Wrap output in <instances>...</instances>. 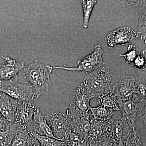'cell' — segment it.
<instances>
[{"mask_svg":"<svg viewBox=\"0 0 146 146\" xmlns=\"http://www.w3.org/2000/svg\"><path fill=\"white\" fill-rule=\"evenodd\" d=\"M0 92L18 102H31L39 97L35 93L30 85L13 80H0Z\"/></svg>","mask_w":146,"mask_h":146,"instance_id":"277c9868","label":"cell"},{"mask_svg":"<svg viewBox=\"0 0 146 146\" xmlns=\"http://www.w3.org/2000/svg\"><path fill=\"white\" fill-rule=\"evenodd\" d=\"M18 104V101L0 92V114L12 123L15 122V114Z\"/></svg>","mask_w":146,"mask_h":146,"instance_id":"4fadbf2b","label":"cell"},{"mask_svg":"<svg viewBox=\"0 0 146 146\" xmlns=\"http://www.w3.org/2000/svg\"><path fill=\"white\" fill-rule=\"evenodd\" d=\"M64 146H71V145H70V144L69 143V141H68V143L66 144V145H65Z\"/></svg>","mask_w":146,"mask_h":146,"instance_id":"1f68e13d","label":"cell"},{"mask_svg":"<svg viewBox=\"0 0 146 146\" xmlns=\"http://www.w3.org/2000/svg\"><path fill=\"white\" fill-rule=\"evenodd\" d=\"M2 58L4 62L0 64V80L17 81L18 73L23 69L25 62H17L7 56Z\"/></svg>","mask_w":146,"mask_h":146,"instance_id":"8fae6325","label":"cell"},{"mask_svg":"<svg viewBox=\"0 0 146 146\" xmlns=\"http://www.w3.org/2000/svg\"><path fill=\"white\" fill-rule=\"evenodd\" d=\"M116 74L104 67L89 74L84 79L80 86L92 98L114 94Z\"/></svg>","mask_w":146,"mask_h":146,"instance_id":"6da1fadb","label":"cell"},{"mask_svg":"<svg viewBox=\"0 0 146 146\" xmlns=\"http://www.w3.org/2000/svg\"><path fill=\"white\" fill-rule=\"evenodd\" d=\"M36 140L26 126L18 124L15 135L10 146H29L34 144Z\"/></svg>","mask_w":146,"mask_h":146,"instance_id":"9a60e30c","label":"cell"},{"mask_svg":"<svg viewBox=\"0 0 146 146\" xmlns=\"http://www.w3.org/2000/svg\"><path fill=\"white\" fill-rule=\"evenodd\" d=\"M36 142H35V143L34 144H33V145H30L29 146H35V143H36Z\"/></svg>","mask_w":146,"mask_h":146,"instance_id":"d6a6232c","label":"cell"},{"mask_svg":"<svg viewBox=\"0 0 146 146\" xmlns=\"http://www.w3.org/2000/svg\"><path fill=\"white\" fill-rule=\"evenodd\" d=\"M81 3L83 14L82 27L84 28L87 29L89 26L90 16L94 7L97 3V1L95 0H83L81 1Z\"/></svg>","mask_w":146,"mask_h":146,"instance_id":"ffe728a7","label":"cell"},{"mask_svg":"<svg viewBox=\"0 0 146 146\" xmlns=\"http://www.w3.org/2000/svg\"><path fill=\"white\" fill-rule=\"evenodd\" d=\"M89 146H119V144L110 134L108 131L98 141L90 144Z\"/></svg>","mask_w":146,"mask_h":146,"instance_id":"cb8c5ba5","label":"cell"},{"mask_svg":"<svg viewBox=\"0 0 146 146\" xmlns=\"http://www.w3.org/2000/svg\"><path fill=\"white\" fill-rule=\"evenodd\" d=\"M131 66L145 70L146 69L145 51H143L141 54L139 55L131 64Z\"/></svg>","mask_w":146,"mask_h":146,"instance_id":"83f0119b","label":"cell"},{"mask_svg":"<svg viewBox=\"0 0 146 146\" xmlns=\"http://www.w3.org/2000/svg\"><path fill=\"white\" fill-rule=\"evenodd\" d=\"M108 121H100L91 118L90 129L88 133L89 145L98 141L107 132Z\"/></svg>","mask_w":146,"mask_h":146,"instance_id":"e0dca14e","label":"cell"},{"mask_svg":"<svg viewBox=\"0 0 146 146\" xmlns=\"http://www.w3.org/2000/svg\"><path fill=\"white\" fill-rule=\"evenodd\" d=\"M146 9L143 11L139 17L138 33L141 39L146 42Z\"/></svg>","mask_w":146,"mask_h":146,"instance_id":"484cf974","label":"cell"},{"mask_svg":"<svg viewBox=\"0 0 146 146\" xmlns=\"http://www.w3.org/2000/svg\"><path fill=\"white\" fill-rule=\"evenodd\" d=\"M136 91V76L116 75L114 94L120 102L130 99Z\"/></svg>","mask_w":146,"mask_h":146,"instance_id":"30bf717a","label":"cell"},{"mask_svg":"<svg viewBox=\"0 0 146 146\" xmlns=\"http://www.w3.org/2000/svg\"><path fill=\"white\" fill-rule=\"evenodd\" d=\"M146 79L145 76H136L135 94L138 96L146 99Z\"/></svg>","mask_w":146,"mask_h":146,"instance_id":"d4e9b609","label":"cell"},{"mask_svg":"<svg viewBox=\"0 0 146 146\" xmlns=\"http://www.w3.org/2000/svg\"><path fill=\"white\" fill-rule=\"evenodd\" d=\"M33 131L41 136H48L56 139L53 135L45 116L40 109L36 108L34 111L32 125Z\"/></svg>","mask_w":146,"mask_h":146,"instance_id":"5bb4252c","label":"cell"},{"mask_svg":"<svg viewBox=\"0 0 146 146\" xmlns=\"http://www.w3.org/2000/svg\"><path fill=\"white\" fill-rule=\"evenodd\" d=\"M143 50L135 45H129L127 48V52L124 54H120V56L125 58L126 63L131 65L137 56L141 54Z\"/></svg>","mask_w":146,"mask_h":146,"instance_id":"7402d4cb","label":"cell"},{"mask_svg":"<svg viewBox=\"0 0 146 146\" xmlns=\"http://www.w3.org/2000/svg\"><path fill=\"white\" fill-rule=\"evenodd\" d=\"M100 105L116 112L121 109V102L115 94H109L98 98Z\"/></svg>","mask_w":146,"mask_h":146,"instance_id":"d6986e66","label":"cell"},{"mask_svg":"<svg viewBox=\"0 0 146 146\" xmlns=\"http://www.w3.org/2000/svg\"><path fill=\"white\" fill-rule=\"evenodd\" d=\"M13 123L8 121L0 114V130L7 131L10 130Z\"/></svg>","mask_w":146,"mask_h":146,"instance_id":"f546056e","label":"cell"},{"mask_svg":"<svg viewBox=\"0 0 146 146\" xmlns=\"http://www.w3.org/2000/svg\"><path fill=\"white\" fill-rule=\"evenodd\" d=\"M91 118L90 115L81 117H72V132L76 133L82 139L88 140Z\"/></svg>","mask_w":146,"mask_h":146,"instance_id":"2e32d148","label":"cell"},{"mask_svg":"<svg viewBox=\"0 0 146 146\" xmlns=\"http://www.w3.org/2000/svg\"><path fill=\"white\" fill-rule=\"evenodd\" d=\"M32 135L39 142L40 146H64L68 142L59 141L55 138L41 136L33 130H30Z\"/></svg>","mask_w":146,"mask_h":146,"instance_id":"44dd1931","label":"cell"},{"mask_svg":"<svg viewBox=\"0 0 146 146\" xmlns=\"http://www.w3.org/2000/svg\"><path fill=\"white\" fill-rule=\"evenodd\" d=\"M68 141L71 146H89V140L82 139L74 132H71Z\"/></svg>","mask_w":146,"mask_h":146,"instance_id":"4316f807","label":"cell"},{"mask_svg":"<svg viewBox=\"0 0 146 146\" xmlns=\"http://www.w3.org/2000/svg\"><path fill=\"white\" fill-rule=\"evenodd\" d=\"M35 146H40V144H39V143L38 141H36V143H35Z\"/></svg>","mask_w":146,"mask_h":146,"instance_id":"4dcf8cb0","label":"cell"},{"mask_svg":"<svg viewBox=\"0 0 146 146\" xmlns=\"http://www.w3.org/2000/svg\"><path fill=\"white\" fill-rule=\"evenodd\" d=\"M23 70L25 79L30 84L35 94L39 97L49 94L52 86L50 75L53 67L43 65L35 60Z\"/></svg>","mask_w":146,"mask_h":146,"instance_id":"7a4b0ae2","label":"cell"},{"mask_svg":"<svg viewBox=\"0 0 146 146\" xmlns=\"http://www.w3.org/2000/svg\"><path fill=\"white\" fill-rule=\"evenodd\" d=\"M139 35L130 27H121L110 32L106 36L108 48L112 49L117 45L133 44L139 38Z\"/></svg>","mask_w":146,"mask_h":146,"instance_id":"ba28073f","label":"cell"},{"mask_svg":"<svg viewBox=\"0 0 146 146\" xmlns=\"http://www.w3.org/2000/svg\"><path fill=\"white\" fill-rule=\"evenodd\" d=\"M90 111L93 119L97 121L106 122L109 121L115 112L112 110L100 105L96 107H90Z\"/></svg>","mask_w":146,"mask_h":146,"instance_id":"ac0fdd59","label":"cell"},{"mask_svg":"<svg viewBox=\"0 0 146 146\" xmlns=\"http://www.w3.org/2000/svg\"><path fill=\"white\" fill-rule=\"evenodd\" d=\"M135 128L132 123L121 116L109 120L108 131L120 146Z\"/></svg>","mask_w":146,"mask_h":146,"instance_id":"9c48e42d","label":"cell"},{"mask_svg":"<svg viewBox=\"0 0 146 146\" xmlns=\"http://www.w3.org/2000/svg\"><path fill=\"white\" fill-rule=\"evenodd\" d=\"M146 100L133 95L130 99L121 102L122 116L135 126L136 121L141 118L146 126Z\"/></svg>","mask_w":146,"mask_h":146,"instance_id":"5b68a950","label":"cell"},{"mask_svg":"<svg viewBox=\"0 0 146 146\" xmlns=\"http://www.w3.org/2000/svg\"><path fill=\"white\" fill-rule=\"evenodd\" d=\"M120 146H143L141 134L135 128Z\"/></svg>","mask_w":146,"mask_h":146,"instance_id":"603a6c76","label":"cell"},{"mask_svg":"<svg viewBox=\"0 0 146 146\" xmlns=\"http://www.w3.org/2000/svg\"><path fill=\"white\" fill-rule=\"evenodd\" d=\"M36 108L31 102H18L14 123L25 126L32 125Z\"/></svg>","mask_w":146,"mask_h":146,"instance_id":"7c38bea8","label":"cell"},{"mask_svg":"<svg viewBox=\"0 0 146 146\" xmlns=\"http://www.w3.org/2000/svg\"><path fill=\"white\" fill-rule=\"evenodd\" d=\"M103 53L104 51L101 46L97 45L93 52L77 62L78 66L76 68L55 66L53 67V68L73 72H82L89 74L105 65L103 59Z\"/></svg>","mask_w":146,"mask_h":146,"instance_id":"8992f818","label":"cell"},{"mask_svg":"<svg viewBox=\"0 0 146 146\" xmlns=\"http://www.w3.org/2000/svg\"><path fill=\"white\" fill-rule=\"evenodd\" d=\"M44 116L55 138L68 142L72 132V117L68 110L65 112H52Z\"/></svg>","mask_w":146,"mask_h":146,"instance_id":"3957f363","label":"cell"},{"mask_svg":"<svg viewBox=\"0 0 146 146\" xmlns=\"http://www.w3.org/2000/svg\"><path fill=\"white\" fill-rule=\"evenodd\" d=\"M118 2L126 8H134L146 5V1H118Z\"/></svg>","mask_w":146,"mask_h":146,"instance_id":"f1b7e54d","label":"cell"},{"mask_svg":"<svg viewBox=\"0 0 146 146\" xmlns=\"http://www.w3.org/2000/svg\"><path fill=\"white\" fill-rule=\"evenodd\" d=\"M93 98L80 85L70 97V108L68 112L72 117L77 118L90 114V102Z\"/></svg>","mask_w":146,"mask_h":146,"instance_id":"52a82bcc","label":"cell"}]
</instances>
